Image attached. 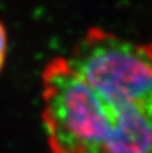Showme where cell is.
<instances>
[{
	"instance_id": "obj_1",
	"label": "cell",
	"mask_w": 152,
	"mask_h": 153,
	"mask_svg": "<svg viewBox=\"0 0 152 153\" xmlns=\"http://www.w3.org/2000/svg\"><path fill=\"white\" fill-rule=\"evenodd\" d=\"M42 121L51 153H152V116L97 94L55 56L42 73Z\"/></svg>"
},
{
	"instance_id": "obj_2",
	"label": "cell",
	"mask_w": 152,
	"mask_h": 153,
	"mask_svg": "<svg viewBox=\"0 0 152 153\" xmlns=\"http://www.w3.org/2000/svg\"><path fill=\"white\" fill-rule=\"evenodd\" d=\"M66 59L102 98L152 116V43L135 42L92 27Z\"/></svg>"
},
{
	"instance_id": "obj_3",
	"label": "cell",
	"mask_w": 152,
	"mask_h": 153,
	"mask_svg": "<svg viewBox=\"0 0 152 153\" xmlns=\"http://www.w3.org/2000/svg\"><path fill=\"white\" fill-rule=\"evenodd\" d=\"M7 31H5L4 24L0 22V70L3 69L7 56Z\"/></svg>"
}]
</instances>
